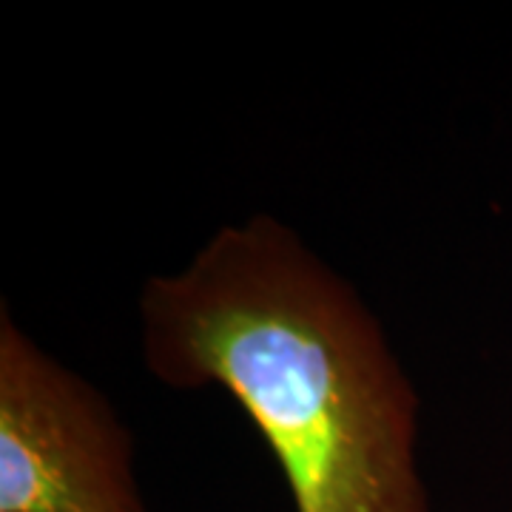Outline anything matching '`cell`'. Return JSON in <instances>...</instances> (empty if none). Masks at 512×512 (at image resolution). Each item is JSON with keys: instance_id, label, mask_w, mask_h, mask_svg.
<instances>
[{"instance_id": "6da1fadb", "label": "cell", "mask_w": 512, "mask_h": 512, "mask_svg": "<svg viewBox=\"0 0 512 512\" xmlns=\"http://www.w3.org/2000/svg\"><path fill=\"white\" fill-rule=\"evenodd\" d=\"M140 350L165 387L242 407L296 512H430L419 390L362 293L291 225L228 222L148 276Z\"/></svg>"}, {"instance_id": "7a4b0ae2", "label": "cell", "mask_w": 512, "mask_h": 512, "mask_svg": "<svg viewBox=\"0 0 512 512\" xmlns=\"http://www.w3.org/2000/svg\"><path fill=\"white\" fill-rule=\"evenodd\" d=\"M0 512H148L114 404L0 308Z\"/></svg>"}]
</instances>
